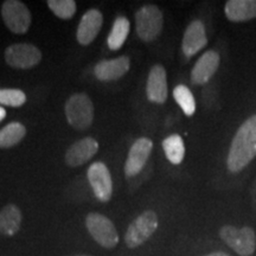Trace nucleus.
<instances>
[{
	"instance_id": "f257e3e1",
	"label": "nucleus",
	"mask_w": 256,
	"mask_h": 256,
	"mask_svg": "<svg viewBox=\"0 0 256 256\" xmlns=\"http://www.w3.org/2000/svg\"><path fill=\"white\" fill-rule=\"evenodd\" d=\"M256 156V115L242 124L230 146L226 166L230 172L242 171Z\"/></svg>"
},
{
	"instance_id": "f03ea898",
	"label": "nucleus",
	"mask_w": 256,
	"mask_h": 256,
	"mask_svg": "<svg viewBox=\"0 0 256 256\" xmlns=\"http://www.w3.org/2000/svg\"><path fill=\"white\" fill-rule=\"evenodd\" d=\"M66 116L70 126L78 130H84L92 126L94 120V106L88 95L78 92L66 101Z\"/></svg>"
},
{
	"instance_id": "7ed1b4c3",
	"label": "nucleus",
	"mask_w": 256,
	"mask_h": 256,
	"mask_svg": "<svg viewBox=\"0 0 256 256\" xmlns=\"http://www.w3.org/2000/svg\"><path fill=\"white\" fill-rule=\"evenodd\" d=\"M158 216L154 211H144L128 226L124 235V243L127 247L133 249L144 244L158 229Z\"/></svg>"
},
{
	"instance_id": "20e7f679",
	"label": "nucleus",
	"mask_w": 256,
	"mask_h": 256,
	"mask_svg": "<svg viewBox=\"0 0 256 256\" xmlns=\"http://www.w3.org/2000/svg\"><path fill=\"white\" fill-rule=\"evenodd\" d=\"M164 17L156 5H145L136 14V28L139 38L152 42L162 34Z\"/></svg>"
},
{
	"instance_id": "39448f33",
	"label": "nucleus",
	"mask_w": 256,
	"mask_h": 256,
	"mask_svg": "<svg viewBox=\"0 0 256 256\" xmlns=\"http://www.w3.org/2000/svg\"><path fill=\"white\" fill-rule=\"evenodd\" d=\"M220 236L240 256H252L255 252L256 234L250 226L238 229L232 226H224L220 230Z\"/></svg>"
},
{
	"instance_id": "423d86ee",
	"label": "nucleus",
	"mask_w": 256,
	"mask_h": 256,
	"mask_svg": "<svg viewBox=\"0 0 256 256\" xmlns=\"http://www.w3.org/2000/svg\"><path fill=\"white\" fill-rule=\"evenodd\" d=\"M86 226L89 234L101 247L113 249L119 243V234L114 223L104 215L98 212H90L86 218Z\"/></svg>"
},
{
	"instance_id": "0eeeda50",
	"label": "nucleus",
	"mask_w": 256,
	"mask_h": 256,
	"mask_svg": "<svg viewBox=\"0 0 256 256\" xmlns=\"http://www.w3.org/2000/svg\"><path fill=\"white\" fill-rule=\"evenodd\" d=\"M2 16L6 26L14 34L28 32L31 25V12L24 2L19 0H8L2 6Z\"/></svg>"
},
{
	"instance_id": "6e6552de",
	"label": "nucleus",
	"mask_w": 256,
	"mask_h": 256,
	"mask_svg": "<svg viewBox=\"0 0 256 256\" xmlns=\"http://www.w3.org/2000/svg\"><path fill=\"white\" fill-rule=\"evenodd\" d=\"M40 60V50L34 44H12L5 50L6 63L14 69H31L37 66Z\"/></svg>"
},
{
	"instance_id": "1a4fd4ad",
	"label": "nucleus",
	"mask_w": 256,
	"mask_h": 256,
	"mask_svg": "<svg viewBox=\"0 0 256 256\" xmlns=\"http://www.w3.org/2000/svg\"><path fill=\"white\" fill-rule=\"evenodd\" d=\"M87 177L95 197L104 203L110 202L113 194V180L107 166L101 162H92L88 168Z\"/></svg>"
},
{
	"instance_id": "9d476101",
	"label": "nucleus",
	"mask_w": 256,
	"mask_h": 256,
	"mask_svg": "<svg viewBox=\"0 0 256 256\" xmlns=\"http://www.w3.org/2000/svg\"><path fill=\"white\" fill-rule=\"evenodd\" d=\"M153 148L152 140L148 138H140L130 147L124 164V174L127 178L136 177L142 171Z\"/></svg>"
},
{
	"instance_id": "9b49d317",
	"label": "nucleus",
	"mask_w": 256,
	"mask_h": 256,
	"mask_svg": "<svg viewBox=\"0 0 256 256\" xmlns=\"http://www.w3.org/2000/svg\"><path fill=\"white\" fill-rule=\"evenodd\" d=\"M147 98L153 104H162L168 100V78L166 70L162 66L156 64L152 66L148 74L146 84Z\"/></svg>"
},
{
	"instance_id": "f8f14e48",
	"label": "nucleus",
	"mask_w": 256,
	"mask_h": 256,
	"mask_svg": "<svg viewBox=\"0 0 256 256\" xmlns=\"http://www.w3.org/2000/svg\"><path fill=\"white\" fill-rule=\"evenodd\" d=\"M98 151V142L94 138H83L69 147L66 153V162L70 168H78L88 162Z\"/></svg>"
},
{
	"instance_id": "ddd939ff",
	"label": "nucleus",
	"mask_w": 256,
	"mask_h": 256,
	"mask_svg": "<svg viewBox=\"0 0 256 256\" xmlns=\"http://www.w3.org/2000/svg\"><path fill=\"white\" fill-rule=\"evenodd\" d=\"M220 55L216 51H206L200 57L191 72V81L194 84H206L211 80L220 66Z\"/></svg>"
},
{
	"instance_id": "4468645a",
	"label": "nucleus",
	"mask_w": 256,
	"mask_h": 256,
	"mask_svg": "<svg viewBox=\"0 0 256 256\" xmlns=\"http://www.w3.org/2000/svg\"><path fill=\"white\" fill-rule=\"evenodd\" d=\"M104 23V17L98 10L92 8L83 14L80 22L76 37L81 46H89L100 32Z\"/></svg>"
},
{
	"instance_id": "2eb2a0df",
	"label": "nucleus",
	"mask_w": 256,
	"mask_h": 256,
	"mask_svg": "<svg viewBox=\"0 0 256 256\" xmlns=\"http://www.w3.org/2000/svg\"><path fill=\"white\" fill-rule=\"evenodd\" d=\"M208 44L206 32L200 20H194L185 30L182 49L186 57H192L206 48Z\"/></svg>"
},
{
	"instance_id": "dca6fc26",
	"label": "nucleus",
	"mask_w": 256,
	"mask_h": 256,
	"mask_svg": "<svg viewBox=\"0 0 256 256\" xmlns=\"http://www.w3.org/2000/svg\"><path fill=\"white\" fill-rule=\"evenodd\" d=\"M130 68V58L127 56H120L114 60H101L95 66L94 74L100 81H115L126 74Z\"/></svg>"
},
{
	"instance_id": "f3484780",
	"label": "nucleus",
	"mask_w": 256,
	"mask_h": 256,
	"mask_svg": "<svg viewBox=\"0 0 256 256\" xmlns=\"http://www.w3.org/2000/svg\"><path fill=\"white\" fill-rule=\"evenodd\" d=\"M232 22H246L256 18V0H229L224 8Z\"/></svg>"
},
{
	"instance_id": "a211bd4d",
	"label": "nucleus",
	"mask_w": 256,
	"mask_h": 256,
	"mask_svg": "<svg viewBox=\"0 0 256 256\" xmlns=\"http://www.w3.org/2000/svg\"><path fill=\"white\" fill-rule=\"evenodd\" d=\"M22 226V211L14 204H8L0 211V235L14 236Z\"/></svg>"
},
{
	"instance_id": "6ab92c4d",
	"label": "nucleus",
	"mask_w": 256,
	"mask_h": 256,
	"mask_svg": "<svg viewBox=\"0 0 256 256\" xmlns=\"http://www.w3.org/2000/svg\"><path fill=\"white\" fill-rule=\"evenodd\" d=\"M130 30V20L124 16H120L115 19L113 28H112L110 36H108L107 43L108 48L113 51H118L122 48L124 43L126 42L128 34Z\"/></svg>"
},
{
	"instance_id": "aec40b11",
	"label": "nucleus",
	"mask_w": 256,
	"mask_h": 256,
	"mask_svg": "<svg viewBox=\"0 0 256 256\" xmlns=\"http://www.w3.org/2000/svg\"><path fill=\"white\" fill-rule=\"evenodd\" d=\"M26 136V128L20 122H11L0 130V148H10L17 145Z\"/></svg>"
},
{
	"instance_id": "412c9836",
	"label": "nucleus",
	"mask_w": 256,
	"mask_h": 256,
	"mask_svg": "<svg viewBox=\"0 0 256 256\" xmlns=\"http://www.w3.org/2000/svg\"><path fill=\"white\" fill-rule=\"evenodd\" d=\"M162 150H164L166 158L174 165H179L183 162L185 156V145L183 138L178 134L170 136L162 142Z\"/></svg>"
},
{
	"instance_id": "4be33fe9",
	"label": "nucleus",
	"mask_w": 256,
	"mask_h": 256,
	"mask_svg": "<svg viewBox=\"0 0 256 256\" xmlns=\"http://www.w3.org/2000/svg\"><path fill=\"white\" fill-rule=\"evenodd\" d=\"M174 98L179 107L182 108L185 115L188 116H192L196 112V101H194V95L190 89L186 86L179 84L174 88Z\"/></svg>"
},
{
	"instance_id": "5701e85b",
	"label": "nucleus",
	"mask_w": 256,
	"mask_h": 256,
	"mask_svg": "<svg viewBox=\"0 0 256 256\" xmlns=\"http://www.w3.org/2000/svg\"><path fill=\"white\" fill-rule=\"evenodd\" d=\"M46 4L60 19H70L76 14V2L74 0H48Z\"/></svg>"
},
{
	"instance_id": "b1692460",
	"label": "nucleus",
	"mask_w": 256,
	"mask_h": 256,
	"mask_svg": "<svg viewBox=\"0 0 256 256\" xmlns=\"http://www.w3.org/2000/svg\"><path fill=\"white\" fill-rule=\"evenodd\" d=\"M26 102V95L20 89H0V104L8 107H22Z\"/></svg>"
},
{
	"instance_id": "393cba45",
	"label": "nucleus",
	"mask_w": 256,
	"mask_h": 256,
	"mask_svg": "<svg viewBox=\"0 0 256 256\" xmlns=\"http://www.w3.org/2000/svg\"><path fill=\"white\" fill-rule=\"evenodd\" d=\"M206 256H230V255L226 254V252H211V254H208Z\"/></svg>"
},
{
	"instance_id": "a878e982",
	"label": "nucleus",
	"mask_w": 256,
	"mask_h": 256,
	"mask_svg": "<svg viewBox=\"0 0 256 256\" xmlns=\"http://www.w3.org/2000/svg\"><path fill=\"white\" fill-rule=\"evenodd\" d=\"M6 118V110L2 107H0V122Z\"/></svg>"
}]
</instances>
